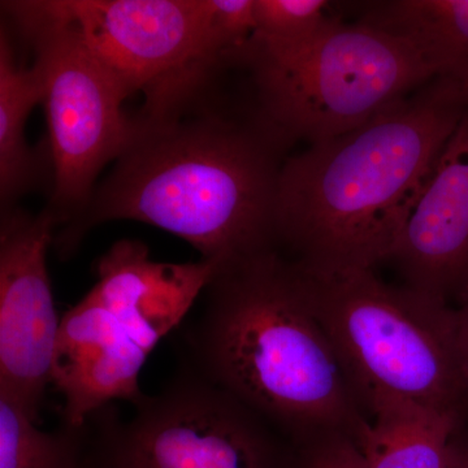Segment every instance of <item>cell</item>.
Wrapping results in <instances>:
<instances>
[{"mask_svg":"<svg viewBox=\"0 0 468 468\" xmlns=\"http://www.w3.org/2000/svg\"><path fill=\"white\" fill-rule=\"evenodd\" d=\"M42 91L33 67L17 58L9 27L0 29V203L2 211L36 189L38 160L27 141L30 113Z\"/></svg>","mask_w":468,"mask_h":468,"instance_id":"9a60e30c","label":"cell"},{"mask_svg":"<svg viewBox=\"0 0 468 468\" xmlns=\"http://www.w3.org/2000/svg\"><path fill=\"white\" fill-rule=\"evenodd\" d=\"M467 110L468 86L435 77L359 128L288 156L277 192V250L318 276L389 261Z\"/></svg>","mask_w":468,"mask_h":468,"instance_id":"7a4b0ae2","label":"cell"},{"mask_svg":"<svg viewBox=\"0 0 468 468\" xmlns=\"http://www.w3.org/2000/svg\"><path fill=\"white\" fill-rule=\"evenodd\" d=\"M149 356L115 314L88 292L61 318L52 363L64 424L84 427L112 402L140 401V375Z\"/></svg>","mask_w":468,"mask_h":468,"instance_id":"8fae6325","label":"cell"},{"mask_svg":"<svg viewBox=\"0 0 468 468\" xmlns=\"http://www.w3.org/2000/svg\"><path fill=\"white\" fill-rule=\"evenodd\" d=\"M292 448L294 468H369L358 446L346 433H320Z\"/></svg>","mask_w":468,"mask_h":468,"instance_id":"ac0fdd59","label":"cell"},{"mask_svg":"<svg viewBox=\"0 0 468 468\" xmlns=\"http://www.w3.org/2000/svg\"><path fill=\"white\" fill-rule=\"evenodd\" d=\"M2 9L33 51L54 169L48 208L63 228L84 212L101 169L131 144L133 117L124 111L129 97L63 0L2 2Z\"/></svg>","mask_w":468,"mask_h":468,"instance_id":"8992f818","label":"cell"},{"mask_svg":"<svg viewBox=\"0 0 468 468\" xmlns=\"http://www.w3.org/2000/svg\"><path fill=\"white\" fill-rule=\"evenodd\" d=\"M212 100L171 122L133 120V137L111 174L55 234L60 257L113 220L174 234L218 270L277 250V192L289 146L254 110L233 116Z\"/></svg>","mask_w":468,"mask_h":468,"instance_id":"6da1fadb","label":"cell"},{"mask_svg":"<svg viewBox=\"0 0 468 468\" xmlns=\"http://www.w3.org/2000/svg\"><path fill=\"white\" fill-rule=\"evenodd\" d=\"M359 23L408 43L436 77L468 86V0L372 2Z\"/></svg>","mask_w":468,"mask_h":468,"instance_id":"5bb4252c","label":"cell"},{"mask_svg":"<svg viewBox=\"0 0 468 468\" xmlns=\"http://www.w3.org/2000/svg\"><path fill=\"white\" fill-rule=\"evenodd\" d=\"M301 271L314 314L367 417L375 402L403 399L467 418L452 306L385 284L372 270Z\"/></svg>","mask_w":468,"mask_h":468,"instance_id":"277c9868","label":"cell"},{"mask_svg":"<svg viewBox=\"0 0 468 468\" xmlns=\"http://www.w3.org/2000/svg\"><path fill=\"white\" fill-rule=\"evenodd\" d=\"M203 294V310L185 332V366L292 445L325 432L356 439L368 417L297 264L279 250L261 252L218 268Z\"/></svg>","mask_w":468,"mask_h":468,"instance_id":"3957f363","label":"cell"},{"mask_svg":"<svg viewBox=\"0 0 468 468\" xmlns=\"http://www.w3.org/2000/svg\"><path fill=\"white\" fill-rule=\"evenodd\" d=\"M58 226L48 208L30 214L16 206L0 215V392L36 423L61 323L48 268Z\"/></svg>","mask_w":468,"mask_h":468,"instance_id":"9c48e42d","label":"cell"},{"mask_svg":"<svg viewBox=\"0 0 468 468\" xmlns=\"http://www.w3.org/2000/svg\"><path fill=\"white\" fill-rule=\"evenodd\" d=\"M122 421L95 412L85 468H294V448L248 406L192 368L134 403Z\"/></svg>","mask_w":468,"mask_h":468,"instance_id":"ba28073f","label":"cell"},{"mask_svg":"<svg viewBox=\"0 0 468 468\" xmlns=\"http://www.w3.org/2000/svg\"><path fill=\"white\" fill-rule=\"evenodd\" d=\"M88 441V424L63 423L55 432H45L12 397L0 392V468H85Z\"/></svg>","mask_w":468,"mask_h":468,"instance_id":"2e32d148","label":"cell"},{"mask_svg":"<svg viewBox=\"0 0 468 468\" xmlns=\"http://www.w3.org/2000/svg\"><path fill=\"white\" fill-rule=\"evenodd\" d=\"M237 66L250 73L255 113L288 146L354 131L436 77L408 43L340 18L294 45L252 37Z\"/></svg>","mask_w":468,"mask_h":468,"instance_id":"5b68a950","label":"cell"},{"mask_svg":"<svg viewBox=\"0 0 468 468\" xmlns=\"http://www.w3.org/2000/svg\"><path fill=\"white\" fill-rule=\"evenodd\" d=\"M207 261L160 263L137 239H120L97 264L89 294L124 323L144 349L153 353L180 326L217 273Z\"/></svg>","mask_w":468,"mask_h":468,"instance_id":"7c38bea8","label":"cell"},{"mask_svg":"<svg viewBox=\"0 0 468 468\" xmlns=\"http://www.w3.org/2000/svg\"><path fill=\"white\" fill-rule=\"evenodd\" d=\"M452 316L458 354L468 387V292L452 306Z\"/></svg>","mask_w":468,"mask_h":468,"instance_id":"d6986e66","label":"cell"},{"mask_svg":"<svg viewBox=\"0 0 468 468\" xmlns=\"http://www.w3.org/2000/svg\"><path fill=\"white\" fill-rule=\"evenodd\" d=\"M446 468H468V435L464 427L452 437Z\"/></svg>","mask_w":468,"mask_h":468,"instance_id":"ffe728a7","label":"cell"},{"mask_svg":"<svg viewBox=\"0 0 468 468\" xmlns=\"http://www.w3.org/2000/svg\"><path fill=\"white\" fill-rule=\"evenodd\" d=\"M86 42L129 98L144 97L133 120L159 124L214 98L234 66L212 24L207 0H63Z\"/></svg>","mask_w":468,"mask_h":468,"instance_id":"52a82bcc","label":"cell"},{"mask_svg":"<svg viewBox=\"0 0 468 468\" xmlns=\"http://www.w3.org/2000/svg\"><path fill=\"white\" fill-rule=\"evenodd\" d=\"M326 0H254V38L272 45H294L313 38L335 17Z\"/></svg>","mask_w":468,"mask_h":468,"instance_id":"e0dca14e","label":"cell"},{"mask_svg":"<svg viewBox=\"0 0 468 468\" xmlns=\"http://www.w3.org/2000/svg\"><path fill=\"white\" fill-rule=\"evenodd\" d=\"M466 418L403 399H385L368 410L354 442L369 468H446L452 437Z\"/></svg>","mask_w":468,"mask_h":468,"instance_id":"4fadbf2b","label":"cell"},{"mask_svg":"<svg viewBox=\"0 0 468 468\" xmlns=\"http://www.w3.org/2000/svg\"><path fill=\"white\" fill-rule=\"evenodd\" d=\"M390 260L406 286L454 306L468 292V110L410 212Z\"/></svg>","mask_w":468,"mask_h":468,"instance_id":"30bf717a","label":"cell"}]
</instances>
